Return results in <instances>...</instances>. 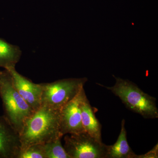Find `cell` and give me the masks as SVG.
I'll list each match as a JSON object with an SVG mask.
<instances>
[{
    "label": "cell",
    "mask_w": 158,
    "mask_h": 158,
    "mask_svg": "<svg viewBox=\"0 0 158 158\" xmlns=\"http://www.w3.org/2000/svg\"><path fill=\"white\" fill-rule=\"evenodd\" d=\"M60 110L41 105L26 119L19 134L20 149L62 138L59 127Z\"/></svg>",
    "instance_id": "6da1fadb"
},
{
    "label": "cell",
    "mask_w": 158,
    "mask_h": 158,
    "mask_svg": "<svg viewBox=\"0 0 158 158\" xmlns=\"http://www.w3.org/2000/svg\"><path fill=\"white\" fill-rule=\"evenodd\" d=\"M116 83L112 87L97 85L110 90L119 98L128 109L145 118L158 117L156 99L144 93L135 83L114 76Z\"/></svg>",
    "instance_id": "7a4b0ae2"
},
{
    "label": "cell",
    "mask_w": 158,
    "mask_h": 158,
    "mask_svg": "<svg viewBox=\"0 0 158 158\" xmlns=\"http://www.w3.org/2000/svg\"><path fill=\"white\" fill-rule=\"evenodd\" d=\"M59 138L45 144H41L45 158H70Z\"/></svg>",
    "instance_id": "7c38bea8"
},
{
    "label": "cell",
    "mask_w": 158,
    "mask_h": 158,
    "mask_svg": "<svg viewBox=\"0 0 158 158\" xmlns=\"http://www.w3.org/2000/svg\"><path fill=\"white\" fill-rule=\"evenodd\" d=\"M16 158H45L41 144H34L20 150Z\"/></svg>",
    "instance_id": "4fadbf2b"
},
{
    "label": "cell",
    "mask_w": 158,
    "mask_h": 158,
    "mask_svg": "<svg viewBox=\"0 0 158 158\" xmlns=\"http://www.w3.org/2000/svg\"><path fill=\"white\" fill-rule=\"evenodd\" d=\"M121 131L116 143L107 145L106 158H135L136 154L130 147L127 138L125 120L121 122Z\"/></svg>",
    "instance_id": "30bf717a"
},
{
    "label": "cell",
    "mask_w": 158,
    "mask_h": 158,
    "mask_svg": "<svg viewBox=\"0 0 158 158\" xmlns=\"http://www.w3.org/2000/svg\"><path fill=\"white\" fill-rule=\"evenodd\" d=\"M9 71L15 88L32 110L36 111L41 106L42 89L40 84H35L18 72L15 67L6 69Z\"/></svg>",
    "instance_id": "52a82bcc"
},
{
    "label": "cell",
    "mask_w": 158,
    "mask_h": 158,
    "mask_svg": "<svg viewBox=\"0 0 158 158\" xmlns=\"http://www.w3.org/2000/svg\"><path fill=\"white\" fill-rule=\"evenodd\" d=\"M0 97L2 100L4 117L19 133L26 119L34 111L20 95L8 70H0Z\"/></svg>",
    "instance_id": "3957f363"
},
{
    "label": "cell",
    "mask_w": 158,
    "mask_h": 158,
    "mask_svg": "<svg viewBox=\"0 0 158 158\" xmlns=\"http://www.w3.org/2000/svg\"><path fill=\"white\" fill-rule=\"evenodd\" d=\"M64 140L70 158H106L107 145L86 132L65 135Z\"/></svg>",
    "instance_id": "5b68a950"
},
{
    "label": "cell",
    "mask_w": 158,
    "mask_h": 158,
    "mask_svg": "<svg viewBox=\"0 0 158 158\" xmlns=\"http://www.w3.org/2000/svg\"><path fill=\"white\" fill-rule=\"evenodd\" d=\"M80 108L82 125L85 131L102 142V126L95 116L94 110L90 105L85 91L81 99Z\"/></svg>",
    "instance_id": "9c48e42d"
},
{
    "label": "cell",
    "mask_w": 158,
    "mask_h": 158,
    "mask_svg": "<svg viewBox=\"0 0 158 158\" xmlns=\"http://www.w3.org/2000/svg\"><path fill=\"white\" fill-rule=\"evenodd\" d=\"M22 54V52L19 47L0 38V67L5 69L15 67Z\"/></svg>",
    "instance_id": "8fae6325"
},
{
    "label": "cell",
    "mask_w": 158,
    "mask_h": 158,
    "mask_svg": "<svg viewBox=\"0 0 158 158\" xmlns=\"http://www.w3.org/2000/svg\"><path fill=\"white\" fill-rule=\"evenodd\" d=\"M21 148L19 135L4 116H0V158H16Z\"/></svg>",
    "instance_id": "ba28073f"
},
{
    "label": "cell",
    "mask_w": 158,
    "mask_h": 158,
    "mask_svg": "<svg viewBox=\"0 0 158 158\" xmlns=\"http://www.w3.org/2000/svg\"><path fill=\"white\" fill-rule=\"evenodd\" d=\"M85 91L83 87L74 98L60 109L59 127L62 136L85 132L82 125L80 108V102Z\"/></svg>",
    "instance_id": "8992f818"
},
{
    "label": "cell",
    "mask_w": 158,
    "mask_h": 158,
    "mask_svg": "<svg viewBox=\"0 0 158 158\" xmlns=\"http://www.w3.org/2000/svg\"><path fill=\"white\" fill-rule=\"evenodd\" d=\"M88 81L86 77L67 78L51 83H40L42 87L41 105L56 110L75 97Z\"/></svg>",
    "instance_id": "277c9868"
},
{
    "label": "cell",
    "mask_w": 158,
    "mask_h": 158,
    "mask_svg": "<svg viewBox=\"0 0 158 158\" xmlns=\"http://www.w3.org/2000/svg\"><path fill=\"white\" fill-rule=\"evenodd\" d=\"M158 144L154 146L152 149L144 154L141 155H136L135 158H158Z\"/></svg>",
    "instance_id": "5bb4252c"
}]
</instances>
